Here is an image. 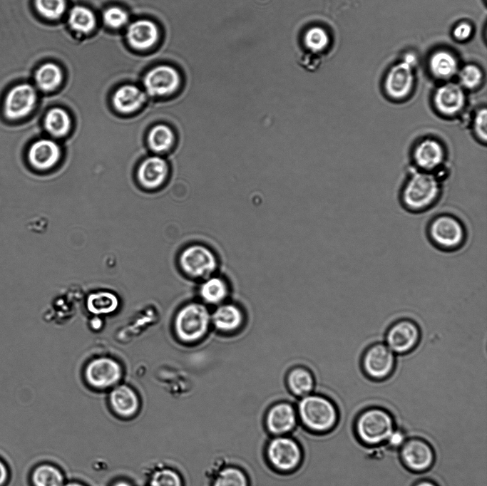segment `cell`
I'll use <instances>...</instances> for the list:
<instances>
[{
  "label": "cell",
  "instance_id": "5",
  "mask_svg": "<svg viewBox=\"0 0 487 486\" xmlns=\"http://www.w3.org/2000/svg\"><path fill=\"white\" fill-rule=\"evenodd\" d=\"M360 369L365 378L375 383L389 379L396 368V355L384 342H374L363 351Z\"/></svg>",
  "mask_w": 487,
  "mask_h": 486
},
{
  "label": "cell",
  "instance_id": "32",
  "mask_svg": "<svg viewBox=\"0 0 487 486\" xmlns=\"http://www.w3.org/2000/svg\"><path fill=\"white\" fill-rule=\"evenodd\" d=\"M37 86L43 91L54 90L62 81V73L56 64L48 63L41 66L35 75Z\"/></svg>",
  "mask_w": 487,
  "mask_h": 486
},
{
  "label": "cell",
  "instance_id": "28",
  "mask_svg": "<svg viewBox=\"0 0 487 486\" xmlns=\"http://www.w3.org/2000/svg\"><path fill=\"white\" fill-rule=\"evenodd\" d=\"M117 296L109 291H99L91 294L87 299V309L93 314H109L118 307Z\"/></svg>",
  "mask_w": 487,
  "mask_h": 486
},
{
  "label": "cell",
  "instance_id": "11",
  "mask_svg": "<svg viewBox=\"0 0 487 486\" xmlns=\"http://www.w3.org/2000/svg\"><path fill=\"white\" fill-rule=\"evenodd\" d=\"M183 272L195 279H207L216 270L217 259L212 249L200 243L186 247L179 257Z\"/></svg>",
  "mask_w": 487,
  "mask_h": 486
},
{
  "label": "cell",
  "instance_id": "44",
  "mask_svg": "<svg viewBox=\"0 0 487 486\" xmlns=\"http://www.w3.org/2000/svg\"><path fill=\"white\" fill-rule=\"evenodd\" d=\"M404 61L413 66L416 63L415 57L411 54H409L406 56Z\"/></svg>",
  "mask_w": 487,
  "mask_h": 486
},
{
  "label": "cell",
  "instance_id": "31",
  "mask_svg": "<svg viewBox=\"0 0 487 486\" xmlns=\"http://www.w3.org/2000/svg\"><path fill=\"white\" fill-rule=\"evenodd\" d=\"M211 486H250V480L242 469L229 465L219 470Z\"/></svg>",
  "mask_w": 487,
  "mask_h": 486
},
{
  "label": "cell",
  "instance_id": "12",
  "mask_svg": "<svg viewBox=\"0 0 487 486\" xmlns=\"http://www.w3.org/2000/svg\"><path fill=\"white\" fill-rule=\"evenodd\" d=\"M123 371L120 363L109 357H99L90 361L85 369V377L91 386L105 389L116 384Z\"/></svg>",
  "mask_w": 487,
  "mask_h": 486
},
{
  "label": "cell",
  "instance_id": "8",
  "mask_svg": "<svg viewBox=\"0 0 487 486\" xmlns=\"http://www.w3.org/2000/svg\"><path fill=\"white\" fill-rule=\"evenodd\" d=\"M413 168L438 175L441 178L447 171L446 149L433 136H425L416 142L411 150Z\"/></svg>",
  "mask_w": 487,
  "mask_h": 486
},
{
  "label": "cell",
  "instance_id": "23",
  "mask_svg": "<svg viewBox=\"0 0 487 486\" xmlns=\"http://www.w3.org/2000/svg\"><path fill=\"white\" fill-rule=\"evenodd\" d=\"M303 39L304 50L307 53L302 54L299 61L304 67L307 61L312 62V57L317 59L318 53L327 48L329 43V37L324 29L313 26L306 31Z\"/></svg>",
  "mask_w": 487,
  "mask_h": 486
},
{
  "label": "cell",
  "instance_id": "29",
  "mask_svg": "<svg viewBox=\"0 0 487 486\" xmlns=\"http://www.w3.org/2000/svg\"><path fill=\"white\" fill-rule=\"evenodd\" d=\"M63 477L61 471L49 464L36 466L31 475L33 486H62Z\"/></svg>",
  "mask_w": 487,
  "mask_h": 486
},
{
  "label": "cell",
  "instance_id": "6",
  "mask_svg": "<svg viewBox=\"0 0 487 486\" xmlns=\"http://www.w3.org/2000/svg\"><path fill=\"white\" fill-rule=\"evenodd\" d=\"M427 235L436 248L446 252L460 249L466 239L463 223L457 217L447 214L438 215L431 221Z\"/></svg>",
  "mask_w": 487,
  "mask_h": 486
},
{
  "label": "cell",
  "instance_id": "30",
  "mask_svg": "<svg viewBox=\"0 0 487 486\" xmlns=\"http://www.w3.org/2000/svg\"><path fill=\"white\" fill-rule=\"evenodd\" d=\"M71 120L67 112L59 108L50 110L46 115L44 126L48 133L62 137L69 130Z\"/></svg>",
  "mask_w": 487,
  "mask_h": 486
},
{
  "label": "cell",
  "instance_id": "25",
  "mask_svg": "<svg viewBox=\"0 0 487 486\" xmlns=\"http://www.w3.org/2000/svg\"><path fill=\"white\" fill-rule=\"evenodd\" d=\"M287 385L294 395L302 398L313 391L314 379L312 373L307 368L296 367L288 373Z\"/></svg>",
  "mask_w": 487,
  "mask_h": 486
},
{
  "label": "cell",
  "instance_id": "14",
  "mask_svg": "<svg viewBox=\"0 0 487 486\" xmlns=\"http://www.w3.org/2000/svg\"><path fill=\"white\" fill-rule=\"evenodd\" d=\"M466 101L463 90L453 83H448L438 88L433 97L436 112L448 119L455 118L462 114Z\"/></svg>",
  "mask_w": 487,
  "mask_h": 486
},
{
  "label": "cell",
  "instance_id": "2",
  "mask_svg": "<svg viewBox=\"0 0 487 486\" xmlns=\"http://www.w3.org/2000/svg\"><path fill=\"white\" fill-rule=\"evenodd\" d=\"M297 414L304 427L313 434L325 435L335 429L340 420L337 404L320 394H309L301 398Z\"/></svg>",
  "mask_w": 487,
  "mask_h": 486
},
{
  "label": "cell",
  "instance_id": "38",
  "mask_svg": "<svg viewBox=\"0 0 487 486\" xmlns=\"http://www.w3.org/2000/svg\"><path fill=\"white\" fill-rule=\"evenodd\" d=\"M482 76L481 69L472 64L465 66L459 73L460 82L467 89H473L479 86Z\"/></svg>",
  "mask_w": 487,
  "mask_h": 486
},
{
  "label": "cell",
  "instance_id": "15",
  "mask_svg": "<svg viewBox=\"0 0 487 486\" xmlns=\"http://www.w3.org/2000/svg\"><path fill=\"white\" fill-rule=\"evenodd\" d=\"M294 407L287 402H279L270 406L265 414V425L268 433L274 436L286 435L292 432L297 423Z\"/></svg>",
  "mask_w": 487,
  "mask_h": 486
},
{
  "label": "cell",
  "instance_id": "41",
  "mask_svg": "<svg viewBox=\"0 0 487 486\" xmlns=\"http://www.w3.org/2000/svg\"><path fill=\"white\" fill-rule=\"evenodd\" d=\"M472 33V26L467 22L458 24L453 31V37L458 41L467 40Z\"/></svg>",
  "mask_w": 487,
  "mask_h": 486
},
{
  "label": "cell",
  "instance_id": "39",
  "mask_svg": "<svg viewBox=\"0 0 487 486\" xmlns=\"http://www.w3.org/2000/svg\"><path fill=\"white\" fill-rule=\"evenodd\" d=\"M128 16L126 12L118 7L108 9L103 14L105 23L110 27L119 28L125 25Z\"/></svg>",
  "mask_w": 487,
  "mask_h": 486
},
{
  "label": "cell",
  "instance_id": "43",
  "mask_svg": "<svg viewBox=\"0 0 487 486\" xmlns=\"http://www.w3.org/2000/svg\"><path fill=\"white\" fill-rule=\"evenodd\" d=\"M412 486H440L439 484L430 477H423L418 479Z\"/></svg>",
  "mask_w": 487,
  "mask_h": 486
},
{
  "label": "cell",
  "instance_id": "26",
  "mask_svg": "<svg viewBox=\"0 0 487 486\" xmlns=\"http://www.w3.org/2000/svg\"><path fill=\"white\" fill-rule=\"evenodd\" d=\"M429 67L432 74L436 78L448 79L456 73L458 63L450 52L439 51L431 55Z\"/></svg>",
  "mask_w": 487,
  "mask_h": 486
},
{
  "label": "cell",
  "instance_id": "24",
  "mask_svg": "<svg viewBox=\"0 0 487 486\" xmlns=\"http://www.w3.org/2000/svg\"><path fill=\"white\" fill-rule=\"evenodd\" d=\"M145 100V94L136 86L127 85L118 88L113 97L117 110L130 113L139 108Z\"/></svg>",
  "mask_w": 487,
  "mask_h": 486
},
{
  "label": "cell",
  "instance_id": "34",
  "mask_svg": "<svg viewBox=\"0 0 487 486\" xmlns=\"http://www.w3.org/2000/svg\"><path fill=\"white\" fill-rule=\"evenodd\" d=\"M68 23L73 29L81 33H88L95 26L96 19L91 10L77 6L71 10Z\"/></svg>",
  "mask_w": 487,
  "mask_h": 486
},
{
  "label": "cell",
  "instance_id": "13",
  "mask_svg": "<svg viewBox=\"0 0 487 486\" xmlns=\"http://www.w3.org/2000/svg\"><path fill=\"white\" fill-rule=\"evenodd\" d=\"M36 93L30 84L22 83L12 88L7 93L4 103V114L11 120H20L34 110Z\"/></svg>",
  "mask_w": 487,
  "mask_h": 486
},
{
  "label": "cell",
  "instance_id": "35",
  "mask_svg": "<svg viewBox=\"0 0 487 486\" xmlns=\"http://www.w3.org/2000/svg\"><path fill=\"white\" fill-rule=\"evenodd\" d=\"M469 127L477 141L486 144L487 138V112L486 107L479 108L474 111L469 120Z\"/></svg>",
  "mask_w": 487,
  "mask_h": 486
},
{
  "label": "cell",
  "instance_id": "20",
  "mask_svg": "<svg viewBox=\"0 0 487 486\" xmlns=\"http://www.w3.org/2000/svg\"><path fill=\"white\" fill-rule=\"evenodd\" d=\"M168 173V165L165 161L158 156H152L145 159L138 170V178L145 187H158L165 179Z\"/></svg>",
  "mask_w": 487,
  "mask_h": 486
},
{
  "label": "cell",
  "instance_id": "16",
  "mask_svg": "<svg viewBox=\"0 0 487 486\" xmlns=\"http://www.w3.org/2000/svg\"><path fill=\"white\" fill-rule=\"evenodd\" d=\"M179 84L178 73L168 66H160L150 70L144 78L146 91L153 96L169 95L178 88Z\"/></svg>",
  "mask_w": 487,
  "mask_h": 486
},
{
  "label": "cell",
  "instance_id": "22",
  "mask_svg": "<svg viewBox=\"0 0 487 486\" xmlns=\"http://www.w3.org/2000/svg\"><path fill=\"white\" fill-rule=\"evenodd\" d=\"M110 403L113 410L121 416L129 417L138 408V398L135 391L128 386L120 385L110 393Z\"/></svg>",
  "mask_w": 487,
  "mask_h": 486
},
{
  "label": "cell",
  "instance_id": "9",
  "mask_svg": "<svg viewBox=\"0 0 487 486\" xmlns=\"http://www.w3.org/2000/svg\"><path fill=\"white\" fill-rule=\"evenodd\" d=\"M401 463L409 472L423 474L431 470L436 453L431 443L419 435L409 436L398 450Z\"/></svg>",
  "mask_w": 487,
  "mask_h": 486
},
{
  "label": "cell",
  "instance_id": "37",
  "mask_svg": "<svg viewBox=\"0 0 487 486\" xmlns=\"http://www.w3.org/2000/svg\"><path fill=\"white\" fill-rule=\"evenodd\" d=\"M150 486H182L180 475L171 469H161L152 475Z\"/></svg>",
  "mask_w": 487,
  "mask_h": 486
},
{
  "label": "cell",
  "instance_id": "21",
  "mask_svg": "<svg viewBox=\"0 0 487 486\" xmlns=\"http://www.w3.org/2000/svg\"><path fill=\"white\" fill-rule=\"evenodd\" d=\"M129 43L137 49H146L157 41L158 31L156 26L148 20H139L131 24L127 30Z\"/></svg>",
  "mask_w": 487,
  "mask_h": 486
},
{
  "label": "cell",
  "instance_id": "4",
  "mask_svg": "<svg viewBox=\"0 0 487 486\" xmlns=\"http://www.w3.org/2000/svg\"><path fill=\"white\" fill-rule=\"evenodd\" d=\"M211 316L206 306L198 302L183 306L177 313L174 329L179 340L186 343L200 341L207 334Z\"/></svg>",
  "mask_w": 487,
  "mask_h": 486
},
{
  "label": "cell",
  "instance_id": "17",
  "mask_svg": "<svg viewBox=\"0 0 487 486\" xmlns=\"http://www.w3.org/2000/svg\"><path fill=\"white\" fill-rule=\"evenodd\" d=\"M414 81L412 66L405 61L399 63L391 68L386 77V93L394 100L404 99L411 93Z\"/></svg>",
  "mask_w": 487,
  "mask_h": 486
},
{
  "label": "cell",
  "instance_id": "33",
  "mask_svg": "<svg viewBox=\"0 0 487 486\" xmlns=\"http://www.w3.org/2000/svg\"><path fill=\"white\" fill-rule=\"evenodd\" d=\"M148 145L155 152H163L170 149L175 136L172 130L165 125L153 127L148 134Z\"/></svg>",
  "mask_w": 487,
  "mask_h": 486
},
{
  "label": "cell",
  "instance_id": "42",
  "mask_svg": "<svg viewBox=\"0 0 487 486\" xmlns=\"http://www.w3.org/2000/svg\"><path fill=\"white\" fill-rule=\"evenodd\" d=\"M9 480V470L6 464L0 458V486H6Z\"/></svg>",
  "mask_w": 487,
  "mask_h": 486
},
{
  "label": "cell",
  "instance_id": "45",
  "mask_svg": "<svg viewBox=\"0 0 487 486\" xmlns=\"http://www.w3.org/2000/svg\"><path fill=\"white\" fill-rule=\"evenodd\" d=\"M113 486H130V485L125 481L117 482Z\"/></svg>",
  "mask_w": 487,
  "mask_h": 486
},
{
  "label": "cell",
  "instance_id": "27",
  "mask_svg": "<svg viewBox=\"0 0 487 486\" xmlns=\"http://www.w3.org/2000/svg\"><path fill=\"white\" fill-rule=\"evenodd\" d=\"M228 286L225 281L217 276L208 277L201 284L200 294L207 304L222 303L228 294Z\"/></svg>",
  "mask_w": 487,
  "mask_h": 486
},
{
  "label": "cell",
  "instance_id": "36",
  "mask_svg": "<svg viewBox=\"0 0 487 486\" xmlns=\"http://www.w3.org/2000/svg\"><path fill=\"white\" fill-rule=\"evenodd\" d=\"M35 4L38 11L49 19L59 18L65 10L64 0H35Z\"/></svg>",
  "mask_w": 487,
  "mask_h": 486
},
{
  "label": "cell",
  "instance_id": "10",
  "mask_svg": "<svg viewBox=\"0 0 487 486\" xmlns=\"http://www.w3.org/2000/svg\"><path fill=\"white\" fill-rule=\"evenodd\" d=\"M421 340V329L412 319L404 317L394 321L384 334V343L396 354L412 353Z\"/></svg>",
  "mask_w": 487,
  "mask_h": 486
},
{
  "label": "cell",
  "instance_id": "3",
  "mask_svg": "<svg viewBox=\"0 0 487 486\" xmlns=\"http://www.w3.org/2000/svg\"><path fill=\"white\" fill-rule=\"evenodd\" d=\"M441 182L442 178L436 174L412 167L401 189L402 205L412 212L427 210L439 198Z\"/></svg>",
  "mask_w": 487,
  "mask_h": 486
},
{
  "label": "cell",
  "instance_id": "46",
  "mask_svg": "<svg viewBox=\"0 0 487 486\" xmlns=\"http://www.w3.org/2000/svg\"><path fill=\"white\" fill-rule=\"evenodd\" d=\"M65 486H83V485L78 484V483H76V482H71V483L66 485Z\"/></svg>",
  "mask_w": 487,
  "mask_h": 486
},
{
  "label": "cell",
  "instance_id": "40",
  "mask_svg": "<svg viewBox=\"0 0 487 486\" xmlns=\"http://www.w3.org/2000/svg\"><path fill=\"white\" fill-rule=\"evenodd\" d=\"M408 437L406 430L397 425L389 436L386 445L390 449L398 450Z\"/></svg>",
  "mask_w": 487,
  "mask_h": 486
},
{
  "label": "cell",
  "instance_id": "18",
  "mask_svg": "<svg viewBox=\"0 0 487 486\" xmlns=\"http://www.w3.org/2000/svg\"><path fill=\"white\" fill-rule=\"evenodd\" d=\"M60 157V148L56 142L41 139L34 142L28 151L29 163L36 169L44 170L53 167Z\"/></svg>",
  "mask_w": 487,
  "mask_h": 486
},
{
  "label": "cell",
  "instance_id": "7",
  "mask_svg": "<svg viewBox=\"0 0 487 486\" xmlns=\"http://www.w3.org/2000/svg\"><path fill=\"white\" fill-rule=\"evenodd\" d=\"M303 452L298 442L287 435L275 436L265 448L266 460L277 473H292L303 461Z\"/></svg>",
  "mask_w": 487,
  "mask_h": 486
},
{
  "label": "cell",
  "instance_id": "19",
  "mask_svg": "<svg viewBox=\"0 0 487 486\" xmlns=\"http://www.w3.org/2000/svg\"><path fill=\"white\" fill-rule=\"evenodd\" d=\"M243 321L242 310L232 304L220 305L211 315L212 324L221 332H234L241 327Z\"/></svg>",
  "mask_w": 487,
  "mask_h": 486
},
{
  "label": "cell",
  "instance_id": "1",
  "mask_svg": "<svg viewBox=\"0 0 487 486\" xmlns=\"http://www.w3.org/2000/svg\"><path fill=\"white\" fill-rule=\"evenodd\" d=\"M396 427V418L391 411L377 405L364 407L357 412L353 421L356 438L367 448L385 445Z\"/></svg>",
  "mask_w": 487,
  "mask_h": 486
}]
</instances>
